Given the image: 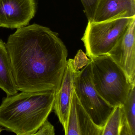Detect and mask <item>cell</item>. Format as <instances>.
<instances>
[{"mask_svg":"<svg viewBox=\"0 0 135 135\" xmlns=\"http://www.w3.org/2000/svg\"><path fill=\"white\" fill-rule=\"evenodd\" d=\"M6 45L18 90L57 92L68 56L57 33L34 23L17 29Z\"/></svg>","mask_w":135,"mask_h":135,"instance_id":"cell-1","label":"cell"},{"mask_svg":"<svg viewBox=\"0 0 135 135\" xmlns=\"http://www.w3.org/2000/svg\"><path fill=\"white\" fill-rule=\"evenodd\" d=\"M55 93L21 91L3 98L0 126L17 135H35L53 109Z\"/></svg>","mask_w":135,"mask_h":135,"instance_id":"cell-2","label":"cell"},{"mask_svg":"<svg viewBox=\"0 0 135 135\" xmlns=\"http://www.w3.org/2000/svg\"><path fill=\"white\" fill-rule=\"evenodd\" d=\"M90 59L91 79L97 92L112 107L123 105L132 85L124 71L108 54Z\"/></svg>","mask_w":135,"mask_h":135,"instance_id":"cell-3","label":"cell"},{"mask_svg":"<svg viewBox=\"0 0 135 135\" xmlns=\"http://www.w3.org/2000/svg\"><path fill=\"white\" fill-rule=\"evenodd\" d=\"M135 16L120 17L102 22L88 21L81 40L90 59L108 54Z\"/></svg>","mask_w":135,"mask_h":135,"instance_id":"cell-4","label":"cell"},{"mask_svg":"<svg viewBox=\"0 0 135 135\" xmlns=\"http://www.w3.org/2000/svg\"><path fill=\"white\" fill-rule=\"evenodd\" d=\"M73 87L80 102L94 123L103 129L114 107L108 104L95 88L90 59L81 70L75 71Z\"/></svg>","mask_w":135,"mask_h":135,"instance_id":"cell-5","label":"cell"},{"mask_svg":"<svg viewBox=\"0 0 135 135\" xmlns=\"http://www.w3.org/2000/svg\"><path fill=\"white\" fill-rule=\"evenodd\" d=\"M36 0H0V27L26 26L37 11Z\"/></svg>","mask_w":135,"mask_h":135,"instance_id":"cell-6","label":"cell"},{"mask_svg":"<svg viewBox=\"0 0 135 135\" xmlns=\"http://www.w3.org/2000/svg\"><path fill=\"white\" fill-rule=\"evenodd\" d=\"M135 18L108 54L124 71L131 84L135 83Z\"/></svg>","mask_w":135,"mask_h":135,"instance_id":"cell-7","label":"cell"},{"mask_svg":"<svg viewBox=\"0 0 135 135\" xmlns=\"http://www.w3.org/2000/svg\"><path fill=\"white\" fill-rule=\"evenodd\" d=\"M75 71L73 65V59L67 60L60 88L55 93L53 109L63 126L67 135L70 105L73 93V83Z\"/></svg>","mask_w":135,"mask_h":135,"instance_id":"cell-8","label":"cell"},{"mask_svg":"<svg viewBox=\"0 0 135 135\" xmlns=\"http://www.w3.org/2000/svg\"><path fill=\"white\" fill-rule=\"evenodd\" d=\"M103 129L95 124L79 101L73 89L67 135H102Z\"/></svg>","mask_w":135,"mask_h":135,"instance_id":"cell-9","label":"cell"},{"mask_svg":"<svg viewBox=\"0 0 135 135\" xmlns=\"http://www.w3.org/2000/svg\"><path fill=\"white\" fill-rule=\"evenodd\" d=\"M135 16V0H100L93 22H102L120 17Z\"/></svg>","mask_w":135,"mask_h":135,"instance_id":"cell-10","label":"cell"},{"mask_svg":"<svg viewBox=\"0 0 135 135\" xmlns=\"http://www.w3.org/2000/svg\"><path fill=\"white\" fill-rule=\"evenodd\" d=\"M0 88L7 96L18 93L12 72L11 58L6 45L0 38Z\"/></svg>","mask_w":135,"mask_h":135,"instance_id":"cell-11","label":"cell"},{"mask_svg":"<svg viewBox=\"0 0 135 135\" xmlns=\"http://www.w3.org/2000/svg\"><path fill=\"white\" fill-rule=\"evenodd\" d=\"M119 135H135V83L132 84L127 99L121 106Z\"/></svg>","mask_w":135,"mask_h":135,"instance_id":"cell-12","label":"cell"},{"mask_svg":"<svg viewBox=\"0 0 135 135\" xmlns=\"http://www.w3.org/2000/svg\"><path fill=\"white\" fill-rule=\"evenodd\" d=\"M121 106L114 107L103 128L102 135H119L121 120Z\"/></svg>","mask_w":135,"mask_h":135,"instance_id":"cell-13","label":"cell"},{"mask_svg":"<svg viewBox=\"0 0 135 135\" xmlns=\"http://www.w3.org/2000/svg\"><path fill=\"white\" fill-rule=\"evenodd\" d=\"M84 8V12L89 22H93L98 3L100 0H80Z\"/></svg>","mask_w":135,"mask_h":135,"instance_id":"cell-14","label":"cell"},{"mask_svg":"<svg viewBox=\"0 0 135 135\" xmlns=\"http://www.w3.org/2000/svg\"><path fill=\"white\" fill-rule=\"evenodd\" d=\"M89 60L90 59L83 50H79L73 59V65L75 71L77 72L82 69L88 64Z\"/></svg>","mask_w":135,"mask_h":135,"instance_id":"cell-15","label":"cell"},{"mask_svg":"<svg viewBox=\"0 0 135 135\" xmlns=\"http://www.w3.org/2000/svg\"><path fill=\"white\" fill-rule=\"evenodd\" d=\"M54 126L46 119L43 122L34 135H54Z\"/></svg>","mask_w":135,"mask_h":135,"instance_id":"cell-16","label":"cell"}]
</instances>
